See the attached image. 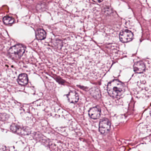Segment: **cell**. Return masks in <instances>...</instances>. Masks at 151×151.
<instances>
[{"instance_id": "7a4b0ae2", "label": "cell", "mask_w": 151, "mask_h": 151, "mask_svg": "<svg viewBox=\"0 0 151 151\" xmlns=\"http://www.w3.org/2000/svg\"><path fill=\"white\" fill-rule=\"evenodd\" d=\"M25 51V47L22 45H17L9 49V54L14 59H19L22 57Z\"/></svg>"}, {"instance_id": "8fae6325", "label": "cell", "mask_w": 151, "mask_h": 151, "mask_svg": "<svg viewBox=\"0 0 151 151\" xmlns=\"http://www.w3.org/2000/svg\"><path fill=\"white\" fill-rule=\"evenodd\" d=\"M90 93H91V94L92 96H93L94 98H96V99L100 98V92L99 91L98 88H92L90 91Z\"/></svg>"}, {"instance_id": "8992f818", "label": "cell", "mask_w": 151, "mask_h": 151, "mask_svg": "<svg viewBox=\"0 0 151 151\" xmlns=\"http://www.w3.org/2000/svg\"><path fill=\"white\" fill-rule=\"evenodd\" d=\"M146 66L142 61H138L133 66V69L135 73L137 74L143 73L145 70Z\"/></svg>"}, {"instance_id": "6da1fadb", "label": "cell", "mask_w": 151, "mask_h": 151, "mask_svg": "<svg viewBox=\"0 0 151 151\" xmlns=\"http://www.w3.org/2000/svg\"><path fill=\"white\" fill-rule=\"evenodd\" d=\"M125 85L120 81L114 80L109 83L107 86L108 93L111 97L119 98L123 96L125 91Z\"/></svg>"}, {"instance_id": "277c9868", "label": "cell", "mask_w": 151, "mask_h": 151, "mask_svg": "<svg viewBox=\"0 0 151 151\" xmlns=\"http://www.w3.org/2000/svg\"><path fill=\"white\" fill-rule=\"evenodd\" d=\"M111 127V123L107 119H103L101 121L99 124V131L102 134L108 132Z\"/></svg>"}, {"instance_id": "30bf717a", "label": "cell", "mask_w": 151, "mask_h": 151, "mask_svg": "<svg viewBox=\"0 0 151 151\" xmlns=\"http://www.w3.org/2000/svg\"><path fill=\"white\" fill-rule=\"evenodd\" d=\"M36 36L38 40H43L46 37V33L44 30L38 29L36 31Z\"/></svg>"}, {"instance_id": "ba28073f", "label": "cell", "mask_w": 151, "mask_h": 151, "mask_svg": "<svg viewBox=\"0 0 151 151\" xmlns=\"http://www.w3.org/2000/svg\"><path fill=\"white\" fill-rule=\"evenodd\" d=\"M67 98L70 102L72 103H76L79 100V96L76 92L71 91L67 95Z\"/></svg>"}, {"instance_id": "52a82bcc", "label": "cell", "mask_w": 151, "mask_h": 151, "mask_svg": "<svg viewBox=\"0 0 151 151\" xmlns=\"http://www.w3.org/2000/svg\"><path fill=\"white\" fill-rule=\"evenodd\" d=\"M101 114V110L99 107L96 106L90 109L89 111V115L91 118L93 119L99 118Z\"/></svg>"}, {"instance_id": "7c38bea8", "label": "cell", "mask_w": 151, "mask_h": 151, "mask_svg": "<svg viewBox=\"0 0 151 151\" xmlns=\"http://www.w3.org/2000/svg\"><path fill=\"white\" fill-rule=\"evenodd\" d=\"M3 21L6 24H11L14 23L15 20L13 17L6 16L3 18Z\"/></svg>"}, {"instance_id": "9c48e42d", "label": "cell", "mask_w": 151, "mask_h": 151, "mask_svg": "<svg viewBox=\"0 0 151 151\" xmlns=\"http://www.w3.org/2000/svg\"><path fill=\"white\" fill-rule=\"evenodd\" d=\"M29 78L26 74H21L17 78V82L19 84L22 86H25L28 83Z\"/></svg>"}, {"instance_id": "5b68a950", "label": "cell", "mask_w": 151, "mask_h": 151, "mask_svg": "<svg viewBox=\"0 0 151 151\" xmlns=\"http://www.w3.org/2000/svg\"><path fill=\"white\" fill-rule=\"evenodd\" d=\"M11 129L14 132H17L18 134H22V135H25V134H29V130L27 129L26 128L20 127L19 125L14 124L11 125Z\"/></svg>"}, {"instance_id": "3957f363", "label": "cell", "mask_w": 151, "mask_h": 151, "mask_svg": "<svg viewBox=\"0 0 151 151\" xmlns=\"http://www.w3.org/2000/svg\"><path fill=\"white\" fill-rule=\"evenodd\" d=\"M119 38L121 42L127 43L132 41L133 39V34L132 32L127 30L123 31L119 35Z\"/></svg>"}, {"instance_id": "4fadbf2b", "label": "cell", "mask_w": 151, "mask_h": 151, "mask_svg": "<svg viewBox=\"0 0 151 151\" xmlns=\"http://www.w3.org/2000/svg\"><path fill=\"white\" fill-rule=\"evenodd\" d=\"M95 3H100L101 1H103V0H93Z\"/></svg>"}]
</instances>
